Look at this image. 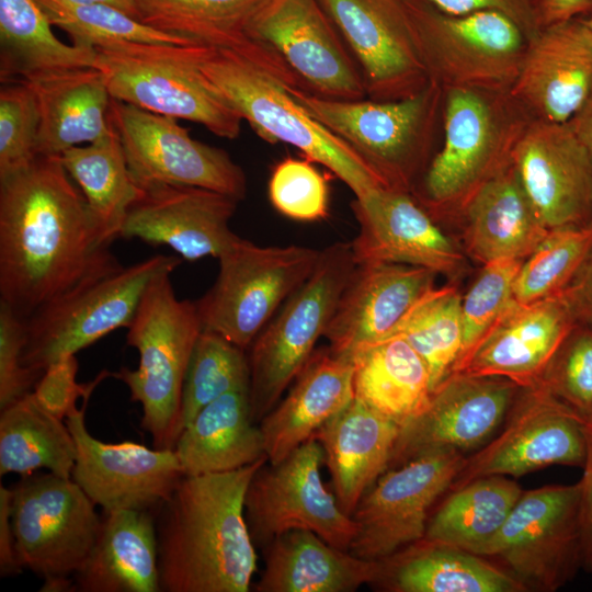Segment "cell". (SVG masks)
Returning <instances> with one entry per match:
<instances>
[{"mask_svg":"<svg viewBox=\"0 0 592 592\" xmlns=\"http://www.w3.org/2000/svg\"><path fill=\"white\" fill-rule=\"evenodd\" d=\"M59 156L0 178V300L27 319L123 265Z\"/></svg>","mask_w":592,"mask_h":592,"instance_id":"6da1fadb","label":"cell"},{"mask_svg":"<svg viewBox=\"0 0 592 592\" xmlns=\"http://www.w3.org/2000/svg\"><path fill=\"white\" fill-rule=\"evenodd\" d=\"M263 457L242 468L184 475L158 506L162 592H248L257 571L244 497Z\"/></svg>","mask_w":592,"mask_h":592,"instance_id":"7a4b0ae2","label":"cell"},{"mask_svg":"<svg viewBox=\"0 0 592 592\" xmlns=\"http://www.w3.org/2000/svg\"><path fill=\"white\" fill-rule=\"evenodd\" d=\"M532 119L510 91L444 90L442 145L412 196L436 221L459 219L475 194L512 163Z\"/></svg>","mask_w":592,"mask_h":592,"instance_id":"3957f363","label":"cell"},{"mask_svg":"<svg viewBox=\"0 0 592 592\" xmlns=\"http://www.w3.org/2000/svg\"><path fill=\"white\" fill-rule=\"evenodd\" d=\"M195 65L206 84L264 140L296 147L329 169L355 198L385 187L349 145L304 109L292 87L258 60L234 48L197 44Z\"/></svg>","mask_w":592,"mask_h":592,"instance_id":"277c9868","label":"cell"},{"mask_svg":"<svg viewBox=\"0 0 592 592\" xmlns=\"http://www.w3.org/2000/svg\"><path fill=\"white\" fill-rule=\"evenodd\" d=\"M304 109L349 145L385 187L411 193L428 168L439 127L444 90L429 82L394 101L337 100L289 88Z\"/></svg>","mask_w":592,"mask_h":592,"instance_id":"5b68a950","label":"cell"},{"mask_svg":"<svg viewBox=\"0 0 592 592\" xmlns=\"http://www.w3.org/2000/svg\"><path fill=\"white\" fill-rule=\"evenodd\" d=\"M171 273L152 280L127 327L126 343L138 351V367L111 373L140 403L141 428L162 449H174L184 429L183 384L203 331L195 301L175 296Z\"/></svg>","mask_w":592,"mask_h":592,"instance_id":"8992f818","label":"cell"},{"mask_svg":"<svg viewBox=\"0 0 592 592\" xmlns=\"http://www.w3.org/2000/svg\"><path fill=\"white\" fill-rule=\"evenodd\" d=\"M355 266L351 242L321 250L311 274L249 346V401L254 423L277 405L315 352Z\"/></svg>","mask_w":592,"mask_h":592,"instance_id":"52a82bcc","label":"cell"},{"mask_svg":"<svg viewBox=\"0 0 592 592\" xmlns=\"http://www.w3.org/2000/svg\"><path fill=\"white\" fill-rule=\"evenodd\" d=\"M196 46L105 44L94 47L93 67L103 75L112 99L235 139L242 117L204 81L195 65Z\"/></svg>","mask_w":592,"mask_h":592,"instance_id":"ba28073f","label":"cell"},{"mask_svg":"<svg viewBox=\"0 0 592 592\" xmlns=\"http://www.w3.org/2000/svg\"><path fill=\"white\" fill-rule=\"evenodd\" d=\"M429 80L448 89L510 91L527 48L524 32L493 11L448 14L403 0Z\"/></svg>","mask_w":592,"mask_h":592,"instance_id":"9c48e42d","label":"cell"},{"mask_svg":"<svg viewBox=\"0 0 592 592\" xmlns=\"http://www.w3.org/2000/svg\"><path fill=\"white\" fill-rule=\"evenodd\" d=\"M19 562L44 579L41 591H72L101 527L95 504L71 479L29 474L11 487Z\"/></svg>","mask_w":592,"mask_h":592,"instance_id":"30bf717a","label":"cell"},{"mask_svg":"<svg viewBox=\"0 0 592 592\" xmlns=\"http://www.w3.org/2000/svg\"><path fill=\"white\" fill-rule=\"evenodd\" d=\"M320 251L260 247L240 238L219 260L212 287L195 301L202 329L248 350L277 308L314 271Z\"/></svg>","mask_w":592,"mask_h":592,"instance_id":"8fae6325","label":"cell"},{"mask_svg":"<svg viewBox=\"0 0 592 592\" xmlns=\"http://www.w3.org/2000/svg\"><path fill=\"white\" fill-rule=\"evenodd\" d=\"M180 264L175 255L157 254L48 301L26 319L23 365L45 371L112 331L127 328L152 280Z\"/></svg>","mask_w":592,"mask_h":592,"instance_id":"7c38bea8","label":"cell"},{"mask_svg":"<svg viewBox=\"0 0 592 592\" xmlns=\"http://www.w3.org/2000/svg\"><path fill=\"white\" fill-rule=\"evenodd\" d=\"M579 505V481L523 491L497 534L471 553L498 559L526 591H556L582 568Z\"/></svg>","mask_w":592,"mask_h":592,"instance_id":"4fadbf2b","label":"cell"},{"mask_svg":"<svg viewBox=\"0 0 592 592\" xmlns=\"http://www.w3.org/2000/svg\"><path fill=\"white\" fill-rule=\"evenodd\" d=\"M265 464L252 477L244 497V515L254 545L263 548L283 533L307 530L349 550L357 525L322 481L325 455L320 443L311 437L283 460Z\"/></svg>","mask_w":592,"mask_h":592,"instance_id":"5bb4252c","label":"cell"},{"mask_svg":"<svg viewBox=\"0 0 592 592\" xmlns=\"http://www.w3.org/2000/svg\"><path fill=\"white\" fill-rule=\"evenodd\" d=\"M110 122L119 136L129 172L139 187L196 186L246 196L242 168L220 148L195 140L177 118L111 99Z\"/></svg>","mask_w":592,"mask_h":592,"instance_id":"9a60e30c","label":"cell"},{"mask_svg":"<svg viewBox=\"0 0 592 592\" xmlns=\"http://www.w3.org/2000/svg\"><path fill=\"white\" fill-rule=\"evenodd\" d=\"M499 435L470 457L451 491L491 475L520 477L553 466L583 467L585 422L539 386L521 387Z\"/></svg>","mask_w":592,"mask_h":592,"instance_id":"2e32d148","label":"cell"},{"mask_svg":"<svg viewBox=\"0 0 592 592\" xmlns=\"http://www.w3.org/2000/svg\"><path fill=\"white\" fill-rule=\"evenodd\" d=\"M465 458L460 452L435 451L387 469L355 508L357 532L349 551L382 560L421 540L430 508L449 489Z\"/></svg>","mask_w":592,"mask_h":592,"instance_id":"e0dca14e","label":"cell"},{"mask_svg":"<svg viewBox=\"0 0 592 592\" xmlns=\"http://www.w3.org/2000/svg\"><path fill=\"white\" fill-rule=\"evenodd\" d=\"M247 33L274 52L308 91L337 100L365 99L361 69L318 0H266Z\"/></svg>","mask_w":592,"mask_h":592,"instance_id":"ac0fdd59","label":"cell"},{"mask_svg":"<svg viewBox=\"0 0 592 592\" xmlns=\"http://www.w3.org/2000/svg\"><path fill=\"white\" fill-rule=\"evenodd\" d=\"M521 387L501 376L453 373L400 424L388 469L435 451L475 448L505 419Z\"/></svg>","mask_w":592,"mask_h":592,"instance_id":"d6986e66","label":"cell"},{"mask_svg":"<svg viewBox=\"0 0 592 592\" xmlns=\"http://www.w3.org/2000/svg\"><path fill=\"white\" fill-rule=\"evenodd\" d=\"M361 69L366 96L400 100L430 82L403 0H318Z\"/></svg>","mask_w":592,"mask_h":592,"instance_id":"ffe728a7","label":"cell"},{"mask_svg":"<svg viewBox=\"0 0 592 592\" xmlns=\"http://www.w3.org/2000/svg\"><path fill=\"white\" fill-rule=\"evenodd\" d=\"M87 402L66 419L77 449L71 479L103 511L157 510L184 476L175 451L100 441L87 429Z\"/></svg>","mask_w":592,"mask_h":592,"instance_id":"44dd1931","label":"cell"},{"mask_svg":"<svg viewBox=\"0 0 592 592\" xmlns=\"http://www.w3.org/2000/svg\"><path fill=\"white\" fill-rule=\"evenodd\" d=\"M512 164L547 229L592 224V160L569 122L533 118Z\"/></svg>","mask_w":592,"mask_h":592,"instance_id":"7402d4cb","label":"cell"},{"mask_svg":"<svg viewBox=\"0 0 592 592\" xmlns=\"http://www.w3.org/2000/svg\"><path fill=\"white\" fill-rule=\"evenodd\" d=\"M351 208L360 229L351 242L356 264L390 262L425 267L455 282L467 262L463 250L411 193L379 187Z\"/></svg>","mask_w":592,"mask_h":592,"instance_id":"603a6c76","label":"cell"},{"mask_svg":"<svg viewBox=\"0 0 592 592\" xmlns=\"http://www.w3.org/2000/svg\"><path fill=\"white\" fill-rule=\"evenodd\" d=\"M238 202L196 186L144 189L127 212L119 238L168 246L190 262L204 257L218 259L240 240L229 228Z\"/></svg>","mask_w":592,"mask_h":592,"instance_id":"cb8c5ba5","label":"cell"},{"mask_svg":"<svg viewBox=\"0 0 592 592\" xmlns=\"http://www.w3.org/2000/svg\"><path fill=\"white\" fill-rule=\"evenodd\" d=\"M439 274L402 263L356 264L323 337L332 352L351 356L396 333Z\"/></svg>","mask_w":592,"mask_h":592,"instance_id":"d4e9b609","label":"cell"},{"mask_svg":"<svg viewBox=\"0 0 592 592\" xmlns=\"http://www.w3.org/2000/svg\"><path fill=\"white\" fill-rule=\"evenodd\" d=\"M592 90V29L584 18L544 25L528 39L511 95L534 119L568 122Z\"/></svg>","mask_w":592,"mask_h":592,"instance_id":"484cf974","label":"cell"},{"mask_svg":"<svg viewBox=\"0 0 592 592\" xmlns=\"http://www.w3.org/2000/svg\"><path fill=\"white\" fill-rule=\"evenodd\" d=\"M579 323L566 289L530 303H511L457 373L501 376L534 386L549 358Z\"/></svg>","mask_w":592,"mask_h":592,"instance_id":"4316f807","label":"cell"},{"mask_svg":"<svg viewBox=\"0 0 592 592\" xmlns=\"http://www.w3.org/2000/svg\"><path fill=\"white\" fill-rule=\"evenodd\" d=\"M353 372L351 356L329 346L315 350L287 396L260 421L270 464L283 460L354 399Z\"/></svg>","mask_w":592,"mask_h":592,"instance_id":"83f0119b","label":"cell"},{"mask_svg":"<svg viewBox=\"0 0 592 592\" xmlns=\"http://www.w3.org/2000/svg\"><path fill=\"white\" fill-rule=\"evenodd\" d=\"M399 430L397 421L354 398L314 434L323 449L333 493L348 515L388 469Z\"/></svg>","mask_w":592,"mask_h":592,"instance_id":"f1b7e54d","label":"cell"},{"mask_svg":"<svg viewBox=\"0 0 592 592\" xmlns=\"http://www.w3.org/2000/svg\"><path fill=\"white\" fill-rule=\"evenodd\" d=\"M72 591L160 592L156 519L150 510L103 511L96 540Z\"/></svg>","mask_w":592,"mask_h":592,"instance_id":"f546056e","label":"cell"},{"mask_svg":"<svg viewBox=\"0 0 592 592\" xmlns=\"http://www.w3.org/2000/svg\"><path fill=\"white\" fill-rule=\"evenodd\" d=\"M262 549L258 592H351L374 584L383 570L382 560L356 557L307 530L283 533Z\"/></svg>","mask_w":592,"mask_h":592,"instance_id":"4dcf8cb0","label":"cell"},{"mask_svg":"<svg viewBox=\"0 0 592 592\" xmlns=\"http://www.w3.org/2000/svg\"><path fill=\"white\" fill-rule=\"evenodd\" d=\"M459 219L464 224L465 253L480 264L527 258L546 237L511 163L469 201Z\"/></svg>","mask_w":592,"mask_h":592,"instance_id":"1f68e13d","label":"cell"},{"mask_svg":"<svg viewBox=\"0 0 592 592\" xmlns=\"http://www.w3.org/2000/svg\"><path fill=\"white\" fill-rule=\"evenodd\" d=\"M22 82L32 88L37 103L38 156H60L66 149L94 143L111 130L112 98L96 68L68 69Z\"/></svg>","mask_w":592,"mask_h":592,"instance_id":"d6a6232c","label":"cell"},{"mask_svg":"<svg viewBox=\"0 0 592 592\" xmlns=\"http://www.w3.org/2000/svg\"><path fill=\"white\" fill-rule=\"evenodd\" d=\"M184 475L236 470L267 457L253 422L249 389L227 392L187 423L174 447Z\"/></svg>","mask_w":592,"mask_h":592,"instance_id":"836d02e7","label":"cell"},{"mask_svg":"<svg viewBox=\"0 0 592 592\" xmlns=\"http://www.w3.org/2000/svg\"><path fill=\"white\" fill-rule=\"evenodd\" d=\"M374 583L396 592H523L508 571L462 548L421 539L382 559Z\"/></svg>","mask_w":592,"mask_h":592,"instance_id":"e575fe53","label":"cell"},{"mask_svg":"<svg viewBox=\"0 0 592 592\" xmlns=\"http://www.w3.org/2000/svg\"><path fill=\"white\" fill-rule=\"evenodd\" d=\"M354 398L402 424L432 392L428 368L400 334L364 345L351 355Z\"/></svg>","mask_w":592,"mask_h":592,"instance_id":"d590c367","label":"cell"},{"mask_svg":"<svg viewBox=\"0 0 592 592\" xmlns=\"http://www.w3.org/2000/svg\"><path fill=\"white\" fill-rule=\"evenodd\" d=\"M36 0H0V81L22 82L93 67V47L66 44Z\"/></svg>","mask_w":592,"mask_h":592,"instance_id":"8d00e7d4","label":"cell"},{"mask_svg":"<svg viewBox=\"0 0 592 592\" xmlns=\"http://www.w3.org/2000/svg\"><path fill=\"white\" fill-rule=\"evenodd\" d=\"M59 157L82 192L103 238L112 243L119 238L127 212L143 194L129 172L115 128L112 125L104 137L68 148Z\"/></svg>","mask_w":592,"mask_h":592,"instance_id":"74e56055","label":"cell"},{"mask_svg":"<svg viewBox=\"0 0 592 592\" xmlns=\"http://www.w3.org/2000/svg\"><path fill=\"white\" fill-rule=\"evenodd\" d=\"M76 443L66 423L46 411L33 392L0 409V475L47 469L71 478Z\"/></svg>","mask_w":592,"mask_h":592,"instance_id":"f35d334b","label":"cell"},{"mask_svg":"<svg viewBox=\"0 0 592 592\" xmlns=\"http://www.w3.org/2000/svg\"><path fill=\"white\" fill-rule=\"evenodd\" d=\"M137 19L198 44L250 52L260 42L247 31L266 0H133Z\"/></svg>","mask_w":592,"mask_h":592,"instance_id":"ab89813d","label":"cell"},{"mask_svg":"<svg viewBox=\"0 0 592 592\" xmlns=\"http://www.w3.org/2000/svg\"><path fill=\"white\" fill-rule=\"evenodd\" d=\"M522 492L502 475L475 479L452 491L428 521L423 539L471 553L497 534Z\"/></svg>","mask_w":592,"mask_h":592,"instance_id":"60d3db41","label":"cell"},{"mask_svg":"<svg viewBox=\"0 0 592 592\" xmlns=\"http://www.w3.org/2000/svg\"><path fill=\"white\" fill-rule=\"evenodd\" d=\"M462 297L453 282L435 286L395 333L403 337L424 362L432 391L453 373L462 351Z\"/></svg>","mask_w":592,"mask_h":592,"instance_id":"b9f144b4","label":"cell"},{"mask_svg":"<svg viewBox=\"0 0 592 592\" xmlns=\"http://www.w3.org/2000/svg\"><path fill=\"white\" fill-rule=\"evenodd\" d=\"M54 26L65 31L72 44L96 47L118 42L187 46L191 39L148 26L125 11L101 2L36 0Z\"/></svg>","mask_w":592,"mask_h":592,"instance_id":"7bdbcfd3","label":"cell"},{"mask_svg":"<svg viewBox=\"0 0 592 592\" xmlns=\"http://www.w3.org/2000/svg\"><path fill=\"white\" fill-rule=\"evenodd\" d=\"M591 251L592 224L549 230L523 260L514 282L513 299L519 304H530L560 293Z\"/></svg>","mask_w":592,"mask_h":592,"instance_id":"ee69618b","label":"cell"},{"mask_svg":"<svg viewBox=\"0 0 592 592\" xmlns=\"http://www.w3.org/2000/svg\"><path fill=\"white\" fill-rule=\"evenodd\" d=\"M241 389H249V363L244 350L218 333L203 330L183 384L184 426L215 399Z\"/></svg>","mask_w":592,"mask_h":592,"instance_id":"f6af8a7d","label":"cell"},{"mask_svg":"<svg viewBox=\"0 0 592 592\" xmlns=\"http://www.w3.org/2000/svg\"><path fill=\"white\" fill-rule=\"evenodd\" d=\"M523 260L490 262L462 297V351L453 373L459 372L513 299V287ZM452 373V374H453Z\"/></svg>","mask_w":592,"mask_h":592,"instance_id":"bcb514c9","label":"cell"},{"mask_svg":"<svg viewBox=\"0 0 592 592\" xmlns=\"http://www.w3.org/2000/svg\"><path fill=\"white\" fill-rule=\"evenodd\" d=\"M585 423L592 422V328L577 323L558 345L536 384Z\"/></svg>","mask_w":592,"mask_h":592,"instance_id":"7dc6e473","label":"cell"},{"mask_svg":"<svg viewBox=\"0 0 592 592\" xmlns=\"http://www.w3.org/2000/svg\"><path fill=\"white\" fill-rule=\"evenodd\" d=\"M39 115L35 94L25 82H4L0 89V178L37 157Z\"/></svg>","mask_w":592,"mask_h":592,"instance_id":"c3c4849f","label":"cell"},{"mask_svg":"<svg viewBox=\"0 0 592 592\" xmlns=\"http://www.w3.org/2000/svg\"><path fill=\"white\" fill-rule=\"evenodd\" d=\"M269 197L282 215L300 221L323 219L329 214V187L308 159L286 158L269 181Z\"/></svg>","mask_w":592,"mask_h":592,"instance_id":"681fc988","label":"cell"},{"mask_svg":"<svg viewBox=\"0 0 592 592\" xmlns=\"http://www.w3.org/2000/svg\"><path fill=\"white\" fill-rule=\"evenodd\" d=\"M25 341L26 319L0 300V409L32 392L44 373L23 365Z\"/></svg>","mask_w":592,"mask_h":592,"instance_id":"f907efd6","label":"cell"},{"mask_svg":"<svg viewBox=\"0 0 592 592\" xmlns=\"http://www.w3.org/2000/svg\"><path fill=\"white\" fill-rule=\"evenodd\" d=\"M79 364L76 354L67 355L48 365L32 391L37 402L53 415L66 420L77 407L79 398H89L94 387L110 376L103 371L93 382H77Z\"/></svg>","mask_w":592,"mask_h":592,"instance_id":"816d5d0a","label":"cell"},{"mask_svg":"<svg viewBox=\"0 0 592 592\" xmlns=\"http://www.w3.org/2000/svg\"><path fill=\"white\" fill-rule=\"evenodd\" d=\"M448 14H468L479 11L499 12L511 19L532 38L543 27L540 0H423Z\"/></svg>","mask_w":592,"mask_h":592,"instance_id":"f5cc1de1","label":"cell"},{"mask_svg":"<svg viewBox=\"0 0 592 592\" xmlns=\"http://www.w3.org/2000/svg\"><path fill=\"white\" fill-rule=\"evenodd\" d=\"M587 457L580 482V531L582 547V568L592 573V422L585 423Z\"/></svg>","mask_w":592,"mask_h":592,"instance_id":"db71d44e","label":"cell"},{"mask_svg":"<svg viewBox=\"0 0 592 592\" xmlns=\"http://www.w3.org/2000/svg\"><path fill=\"white\" fill-rule=\"evenodd\" d=\"M11 488L0 486V573L15 576L23 569L19 562L11 520Z\"/></svg>","mask_w":592,"mask_h":592,"instance_id":"11a10c76","label":"cell"},{"mask_svg":"<svg viewBox=\"0 0 592 592\" xmlns=\"http://www.w3.org/2000/svg\"><path fill=\"white\" fill-rule=\"evenodd\" d=\"M565 289L571 299L579 323L592 328V251Z\"/></svg>","mask_w":592,"mask_h":592,"instance_id":"9f6ffc18","label":"cell"},{"mask_svg":"<svg viewBox=\"0 0 592 592\" xmlns=\"http://www.w3.org/2000/svg\"><path fill=\"white\" fill-rule=\"evenodd\" d=\"M543 26L592 14V0H540Z\"/></svg>","mask_w":592,"mask_h":592,"instance_id":"6f0895ef","label":"cell"},{"mask_svg":"<svg viewBox=\"0 0 592 592\" xmlns=\"http://www.w3.org/2000/svg\"><path fill=\"white\" fill-rule=\"evenodd\" d=\"M568 122L592 160V90L581 109Z\"/></svg>","mask_w":592,"mask_h":592,"instance_id":"680465c9","label":"cell"},{"mask_svg":"<svg viewBox=\"0 0 592 592\" xmlns=\"http://www.w3.org/2000/svg\"><path fill=\"white\" fill-rule=\"evenodd\" d=\"M76 2H101L114 5L137 19V12L133 0H69Z\"/></svg>","mask_w":592,"mask_h":592,"instance_id":"91938a15","label":"cell"},{"mask_svg":"<svg viewBox=\"0 0 592 592\" xmlns=\"http://www.w3.org/2000/svg\"><path fill=\"white\" fill-rule=\"evenodd\" d=\"M587 24L592 29V14H590L589 16L584 18Z\"/></svg>","mask_w":592,"mask_h":592,"instance_id":"94428289","label":"cell"}]
</instances>
